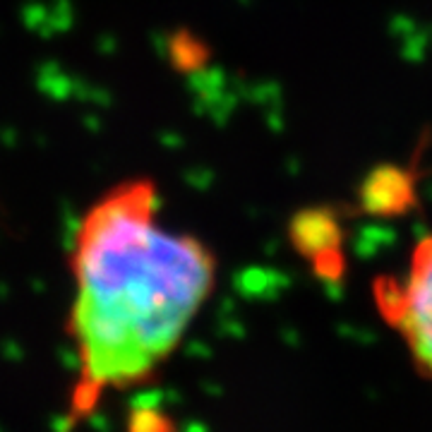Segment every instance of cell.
<instances>
[{"label": "cell", "instance_id": "1", "mask_svg": "<svg viewBox=\"0 0 432 432\" xmlns=\"http://www.w3.org/2000/svg\"><path fill=\"white\" fill-rule=\"evenodd\" d=\"M156 216L159 190L135 178L99 197L75 229L68 334L80 365L72 408L82 416L103 392L154 375L214 291L212 250L163 229Z\"/></svg>", "mask_w": 432, "mask_h": 432}, {"label": "cell", "instance_id": "2", "mask_svg": "<svg viewBox=\"0 0 432 432\" xmlns=\"http://www.w3.org/2000/svg\"><path fill=\"white\" fill-rule=\"evenodd\" d=\"M379 305L425 375L432 377V236L416 245L401 279L379 288Z\"/></svg>", "mask_w": 432, "mask_h": 432}, {"label": "cell", "instance_id": "3", "mask_svg": "<svg viewBox=\"0 0 432 432\" xmlns=\"http://www.w3.org/2000/svg\"><path fill=\"white\" fill-rule=\"evenodd\" d=\"M413 176L399 166H379L365 178L360 200L372 214H396L411 207Z\"/></svg>", "mask_w": 432, "mask_h": 432}]
</instances>
